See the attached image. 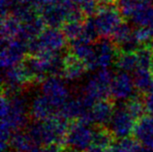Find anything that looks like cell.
<instances>
[{"mask_svg":"<svg viewBox=\"0 0 153 152\" xmlns=\"http://www.w3.org/2000/svg\"><path fill=\"white\" fill-rule=\"evenodd\" d=\"M69 121L56 113L43 121L33 120L27 124L25 132L36 145L66 143Z\"/></svg>","mask_w":153,"mask_h":152,"instance_id":"obj_1","label":"cell"},{"mask_svg":"<svg viewBox=\"0 0 153 152\" xmlns=\"http://www.w3.org/2000/svg\"><path fill=\"white\" fill-rule=\"evenodd\" d=\"M112 78L114 75L107 68H101V70L92 76L79 96L84 107L90 109L99 100L111 98V83Z\"/></svg>","mask_w":153,"mask_h":152,"instance_id":"obj_2","label":"cell"},{"mask_svg":"<svg viewBox=\"0 0 153 152\" xmlns=\"http://www.w3.org/2000/svg\"><path fill=\"white\" fill-rule=\"evenodd\" d=\"M94 19L100 37L111 38L116 27L120 22H123L124 18L120 13L118 1L114 0L110 2L99 3L98 11Z\"/></svg>","mask_w":153,"mask_h":152,"instance_id":"obj_3","label":"cell"},{"mask_svg":"<svg viewBox=\"0 0 153 152\" xmlns=\"http://www.w3.org/2000/svg\"><path fill=\"white\" fill-rule=\"evenodd\" d=\"M94 133L95 126L92 127L79 120L69 121L66 143L71 149L84 152L93 142Z\"/></svg>","mask_w":153,"mask_h":152,"instance_id":"obj_4","label":"cell"},{"mask_svg":"<svg viewBox=\"0 0 153 152\" xmlns=\"http://www.w3.org/2000/svg\"><path fill=\"white\" fill-rule=\"evenodd\" d=\"M135 123L136 120L123 104L115 109L114 115L108 123V126L116 139H121L124 138L132 137Z\"/></svg>","mask_w":153,"mask_h":152,"instance_id":"obj_5","label":"cell"},{"mask_svg":"<svg viewBox=\"0 0 153 152\" xmlns=\"http://www.w3.org/2000/svg\"><path fill=\"white\" fill-rule=\"evenodd\" d=\"M58 76H49L42 82V92L51 100L54 107L59 110L64 103L69 99L70 92L67 86Z\"/></svg>","mask_w":153,"mask_h":152,"instance_id":"obj_6","label":"cell"},{"mask_svg":"<svg viewBox=\"0 0 153 152\" xmlns=\"http://www.w3.org/2000/svg\"><path fill=\"white\" fill-rule=\"evenodd\" d=\"M27 55V42L16 38L2 46L0 63L3 69L19 64Z\"/></svg>","mask_w":153,"mask_h":152,"instance_id":"obj_7","label":"cell"},{"mask_svg":"<svg viewBox=\"0 0 153 152\" xmlns=\"http://www.w3.org/2000/svg\"><path fill=\"white\" fill-rule=\"evenodd\" d=\"M134 79L127 72H119L114 76L111 83V97L123 101L131 97L135 90Z\"/></svg>","mask_w":153,"mask_h":152,"instance_id":"obj_8","label":"cell"},{"mask_svg":"<svg viewBox=\"0 0 153 152\" xmlns=\"http://www.w3.org/2000/svg\"><path fill=\"white\" fill-rule=\"evenodd\" d=\"M38 39L45 53L62 50L64 47H66L68 41L61 28H54V27L45 28V30L38 36Z\"/></svg>","mask_w":153,"mask_h":152,"instance_id":"obj_9","label":"cell"},{"mask_svg":"<svg viewBox=\"0 0 153 152\" xmlns=\"http://www.w3.org/2000/svg\"><path fill=\"white\" fill-rule=\"evenodd\" d=\"M132 137L153 152V115L146 113L136 121Z\"/></svg>","mask_w":153,"mask_h":152,"instance_id":"obj_10","label":"cell"},{"mask_svg":"<svg viewBox=\"0 0 153 152\" xmlns=\"http://www.w3.org/2000/svg\"><path fill=\"white\" fill-rule=\"evenodd\" d=\"M114 101L112 98L102 99L90 108L89 110L94 125H108L116 109Z\"/></svg>","mask_w":153,"mask_h":152,"instance_id":"obj_11","label":"cell"},{"mask_svg":"<svg viewBox=\"0 0 153 152\" xmlns=\"http://www.w3.org/2000/svg\"><path fill=\"white\" fill-rule=\"evenodd\" d=\"M57 109L46 95H38L29 107V116L32 120L43 121L57 113Z\"/></svg>","mask_w":153,"mask_h":152,"instance_id":"obj_12","label":"cell"},{"mask_svg":"<svg viewBox=\"0 0 153 152\" xmlns=\"http://www.w3.org/2000/svg\"><path fill=\"white\" fill-rule=\"evenodd\" d=\"M88 70L85 62L76 57L71 51L64 54V69L62 77L67 81H76Z\"/></svg>","mask_w":153,"mask_h":152,"instance_id":"obj_13","label":"cell"},{"mask_svg":"<svg viewBox=\"0 0 153 152\" xmlns=\"http://www.w3.org/2000/svg\"><path fill=\"white\" fill-rule=\"evenodd\" d=\"M89 110L84 107L82 102L80 101L79 97L75 99H68L63 105L59 108L57 113L61 115L63 118H65L68 121L79 120L86 111Z\"/></svg>","mask_w":153,"mask_h":152,"instance_id":"obj_14","label":"cell"},{"mask_svg":"<svg viewBox=\"0 0 153 152\" xmlns=\"http://www.w3.org/2000/svg\"><path fill=\"white\" fill-rule=\"evenodd\" d=\"M22 22L12 14L1 17V44L2 46L18 37Z\"/></svg>","mask_w":153,"mask_h":152,"instance_id":"obj_15","label":"cell"},{"mask_svg":"<svg viewBox=\"0 0 153 152\" xmlns=\"http://www.w3.org/2000/svg\"><path fill=\"white\" fill-rule=\"evenodd\" d=\"M46 23L44 22L41 16H37L36 18L32 19L31 21L22 22L21 25V30L18 35L19 39L28 42L31 39H34L42 33L46 28Z\"/></svg>","mask_w":153,"mask_h":152,"instance_id":"obj_16","label":"cell"},{"mask_svg":"<svg viewBox=\"0 0 153 152\" xmlns=\"http://www.w3.org/2000/svg\"><path fill=\"white\" fill-rule=\"evenodd\" d=\"M136 91L142 95H146L153 90V73L149 69L138 67L133 75Z\"/></svg>","mask_w":153,"mask_h":152,"instance_id":"obj_17","label":"cell"},{"mask_svg":"<svg viewBox=\"0 0 153 152\" xmlns=\"http://www.w3.org/2000/svg\"><path fill=\"white\" fill-rule=\"evenodd\" d=\"M69 51L85 62L94 53L93 43L84 38L83 36H80L73 41H70Z\"/></svg>","mask_w":153,"mask_h":152,"instance_id":"obj_18","label":"cell"},{"mask_svg":"<svg viewBox=\"0 0 153 152\" xmlns=\"http://www.w3.org/2000/svg\"><path fill=\"white\" fill-rule=\"evenodd\" d=\"M124 106L136 121L143 117V115H146L147 113L144 95L140 94L138 92L127 99L126 102L124 103Z\"/></svg>","mask_w":153,"mask_h":152,"instance_id":"obj_19","label":"cell"},{"mask_svg":"<svg viewBox=\"0 0 153 152\" xmlns=\"http://www.w3.org/2000/svg\"><path fill=\"white\" fill-rule=\"evenodd\" d=\"M114 65L119 71L127 72V73L134 72L139 67L136 53L117 51L114 60Z\"/></svg>","mask_w":153,"mask_h":152,"instance_id":"obj_20","label":"cell"},{"mask_svg":"<svg viewBox=\"0 0 153 152\" xmlns=\"http://www.w3.org/2000/svg\"><path fill=\"white\" fill-rule=\"evenodd\" d=\"M35 145L25 131L16 132L10 139V148L14 152H28Z\"/></svg>","mask_w":153,"mask_h":152,"instance_id":"obj_21","label":"cell"},{"mask_svg":"<svg viewBox=\"0 0 153 152\" xmlns=\"http://www.w3.org/2000/svg\"><path fill=\"white\" fill-rule=\"evenodd\" d=\"M116 146L118 152H151L133 137L119 139Z\"/></svg>","mask_w":153,"mask_h":152,"instance_id":"obj_22","label":"cell"},{"mask_svg":"<svg viewBox=\"0 0 153 152\" xmlns=\"http://www.w3.org/2000/svg\"><path fill=\"white\" fill-rule=\"evenodd\" d=\"M138 58V65L140 68L151 70L153 65V47L149 46H140L136 51Z\"/></svg>","mask_w":153,"mask_h":152,"instance_id":"obj_23","label":"cell"},{"mask_svg":"<svg viewBox=\"0 0 153 152\" xmlns=\"http://www.w3.org/2000/svg\"><path fill=\"white\" fill-rule=\"evenodd\" d=\"M83 22H65L61 26V30L68 41L80 37L82 35Z\"/></svg>","mask_w":153,"mask_h":152,"instance_id":"obj_24","label":"cell"},{"mask_svg":"<svg viewBox=\"0 0 153 152\" xmlns=\"http://www.w3.org/2000/svg\"><path fill=\"white\" fill-rule=\"evenodd\" d=\"M134 34V31L132 30L131 26L128 24L126 22H121L118 24V26L116 27L115 30L114 31V33L111 36V39L112 40V42L115 44V46L119 45L122 42L126 41L127 39L132 37Z\"/></svg>","mask_w":153,"mask_h":152,"instance_id":"obj_25","label":"cell"},{"mask_svg":"<svg viewBox=\"0 0 153 152\" xmlns=\"http://www.w3.org/2000/svg\"><path fill=\"white\" fill-rule=\"evenodd\" d=\"M84 38L89 40L90 42L94 43L95 41L100 38L99 30L97 24H96L95 19L92 17H88L85 21L83 22V28H82V35Z\"/></svg>","mask_w":153,"mask_h":152,"instance_id":"obj_26","label":"cell"},{"mask_svg":"<svg viewBox=\"0 0 153 152\" xmlns=\"http://www.w3.org/2000/svg\"><path fill=\"white\" fill-rule=\"evenodd\" d=\"M144 100H146L147 113L153 115V90H151L146 95H144Z\"/></svg>","mask_w":153,"mask_h":152,"instance_id":"obj_27","label":"cell"},{"mask_svg":"<svg viewBox=\"0 0 153 152\" xmlns=\"http://www.w3.org/2000/svg\"><path fill=\"white\" fill-rule=\"evenodd\" d=\"M58 0H35V2L33 4V6L38 10V12L42 9L44 6L48 5V4H51V3H54V2H57Z\"/></svg>","mask_w":153,"mask_h":152,"instance_id":"obj_28","label":"cell"},{"mask_svg":"<svg viewBox=\"0 0 153 152\" xmlns=\"http://www.w3.org/2000/svg\"><path fill=\"white\" fill-rule=\"evenodd\" d=\"M107 150H105L101 147H99L97 145H91L88 148L84 151V152H106Z\"/></svg>","mask_w":153,"mask_h":152,"instance_id":"obj_29","label":"cell"},{"mask_svg":"<svg viewBox=\"0 0 153 152\" xmlns=\"http://www.w3.org/2000/svg\"><path fill=\"white\" fill-rule=\"evenodd\" d=\"M68 152H79V151H76V150H74V149H69Z\"/></svg>","mask_w":153,"mask_h":152,"instance_id":"obj_30","label":"cell"},{"mask_svg":"<svg viewBox=\"0 0 153 152\" xmlns=\"http://www.w3.org/2000/svg\"><path fill=\"white\" fill-rule=\"evenodd\" d=\"M151 71H152V73H153V65H152V68H151Z\"/></svg>","mask_w":153,"mask_h":152,"instance_id":"obj_31","label":"cell"},{"mask_svg":"<svg viewBox=\"0 0 153 152\" xmlns=\"http://www.w3.org/2000/svg\"><path fill=\"white\" fill-rule=\"evenodd\" d=\"M118 1H120V0H118Z\"/></svg>","mask_w":153,"mask_h":152,"instance_id":"obj_32","label":"cell"}]
</instances>
